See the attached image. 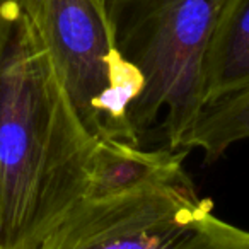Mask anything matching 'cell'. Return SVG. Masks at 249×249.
Instances as JSON below:
<instances>
[{
    "label": "cell",
    "mask_w": 249,
    "mask_h": 249,
    "mask_svg": "<svg viewBox=\"0 0 249 249\" xmlns=\"http://www.w3.org/2000/svg\"><path fill=\"white\" fill-rule=\"evenodd\" d=\"M96 140L28 16L0 2V249H39L84 200Z\"/></svg>",
    "instance_id": "1"
},
{
    "label": "cell",
    "mask_w": 249,
    "mask_h": 249,
    "mask_svg": "<svg viewBox=\"0 0 249 249\" xmlns=\"http://www.w3.org/2000/svg\"><path fill=\"white\" fill-rule=\"evenodd\" d=\"M224 2L106 0L114 46L143 79L142 92L128 111V124L140 145L143 133L164 113L167 147L183 150L207 106V56Z\"/></svg>",
    "instance_id": "2"
},
{
    "label": "cell",
    "mask_w": 249,
    "mask_h": 249,
    "mask_svg": "<svg viewBox=\"0 0 249 249\" xmlns=\"http://www.w3.org/2000/svg\"><path fill=\"white\" fill-rule=\"evenodd\" d=\"M9 2L35 26L90 135L140 145L128 124V111L142 92L143 79L114 46L106 2Z\"/></svg>",
    "instance_id": "3"
},
{
    "label": "cell",
    "mask_w": 249,
    "mask_h": 249,
    "mask_svg": "<svg viewBox=\"0 0 249 249\" xmlns=\"http://www.w3.org/2000/svg\"><path fill=\"white\" fill-rule=\"evenodd\" d=\"M213 203L190 176L107 200H82L39 249H169Z\"/></svg>",
    "instance_id": "4"
},
{
    "label": "cell",
    "mask_w": 249,
    "mask_h": 249,
    "mask_svg": "<svg viewBox=\"0 0 249 249\" xmlns=\"http://www.w3.org/2000/svg\"><path fill=\"white\" fill-rule=\"evenodd\" d=\"M184 150H145L120 139H97L90 156L84 200H107L169 183L183 174Z\"/></svg>",
    "instance_id": "5"
},
{
    "label": "cell",
    "mask_w": 249,
    "mask_h": 249,
    "mask_svg": "<svg viewBox=\"0 0 249 249\" xmlns=\"http://www.w3.org/2000/svg\"><path fill=\"white\" fill-rule=\"evenodd\" d=\"M249 89V0H225L205 69L207 104Z\"/></svg>",
    "instance_id": "6"
},
{
    "label": "cell",
    "mask_w": 249,
    "mask_h": 249,
    "mask_svg": "<svg viewBox=\"0 0 249 249\" xmlns=\"http://www.w3.org/2000/svg\"><path fill=\"white\" fill-rule=\"evenodd\" d=\"M244 139H249V89L207 104L184 139L183 150L200 149L210 162Z\"/></svg>",
    "instance_id": "7"
},
{
    "label": "cell",
    "mask_w": 249,
    "mask_h": 249,
    "mask_svg": "<svg viewBox=\"0 0 249 249\" xmlns=\"http://www.w3.org/2000/svg\"><path fill=\"white\" fill-rule=\"evenodd\" d=\"M169 249H249V232L210 213Z\"/></svg>",
    "instance_id": "8"
},
{
    "label": "cell",
    "mask_w": 249,
    "mask_h": 249,
    "mask_svg": "<svg viewBox=\"0 0 249 249\" xmlns=\"http://www.w3.org/2000/svg\"><path fill=\"white\" fill-rule=\"evenodd\" d=\"M104 2H106V0H104Z\"/></svg>",
    "instance_id": "9"
}]
</instances>
